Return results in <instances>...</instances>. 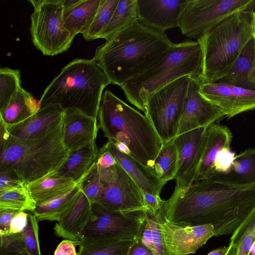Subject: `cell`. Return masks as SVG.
<instances>
[{
	"instance_id": "obj_1",
	"label": "cell",
	"mask_w": 255,
	"mask_h": 255,
	"mask_svg": "<svg viewBox=\"0 0 255 255\" xmlns=\"http://www.w3.org/2000/svg\"><path fill=\"white\" fill-rule=\"evenodd\" d=\"M255 208V185L238 187L212 178L175 188L164 201L169 222L181 226L211 224L214 237L232 235Z\"/></svg>"
},
{
	"instance_id": "obj_2",
	"label": "cell",
	"mask_w": 255,
	"mask_h": 255,
	"mask_svg": "<svg viewBox=\"0 0 255 255\" xmlns=\"http://www.w3.org/2000/svg\"><path fill=\"white\" fill-rule=\"evenodd\" d=\"M174 45L164 32L137 20L98 46L93 59L111 83L121 87L156 65Z\"/></svg>"
},
{
	"instance_id": "obj_3",
	"label": "cell",
	"mask_w": 255,
	"mask_h": 255,
	"mask_svg": "<svg viewBox=\"0 0 255 255\" xmlns=\"http://www.w3.org/2000/svg\"><path fill=\"white\" fill-rule=\"evenodd\" d=\"M97 120L105 137L123 143L131 157L152 168L162 144L145 115L107 90L103 94Z\"/></svg>"
},
{
	"instance_id": "obj_4",
	"label": "cell",
	"mask_w": 255,
	"mask_h": 255,
	"mask_svg": "<svg viewBox=\"0 0 255 255\" xmlns=\"http://www.w3.org/2000/svg\"><path fill=\"white\" fill-rule=\"evenodd\" d=\"M63 122L54 131L32 139L11 136L0 119V166H9L25 184L57 173L67 160L69 151L63 139Z\"/></svg>"
},
{
	"instance_id": "obj_5",
	"label": "cell",
	"mask_w": 255,
	"mask_h": 255,
	"mask_svg": "<svg viewBox=\"0 0 255 255\" xmlns=\"http://www.w3.org/2000/svg\"><path fill=\"white\" fill-rule=\"evenodd\" d=\"M111 84L93 59L77 58L68 63L46 88L41 107L60 105L79 110L97 119L105 88Z\"/></svg>"
},
{
	"instance_id": "obj_6",
	"label": "cell",
	"mask_w": 255,
	"mask_h": 255,
	"mask_svg": "<svg viewBox=\"0 0 255 255\" xmlns=\"http://www.w3.org/2000/svg\"><path fill=\"white\" fill-rule=\"evenodd\" d=\"M202 50L199 42L184 41L174 45L156 65L120 87L127 101L144 113L148 97L163 86L183 76H200Z\"/></svg>"
},
{
	"instance_id": "obj_7",
	"label": "cell",
	"mask_w": 255,
	"mask_h": 255,
	"mask_svg": "<svg viewBox=\"0 0 255 255\" xmlns=\"http://www.w3.org/2000/svg\"><path fill=\"white\" fill-rule=\"evenodd\" d=\"M253 37L250 10L234 13L207 30L197 39L202 50L204 82L233 64Z\"/></svg>"
},
{
	"instance_id": "obj_8",
	"label": "cell",
	"mask_w": 255,
	"mask_h": 255,
	"mask_svg": "<svg viewBox=\"0 0 255 255\" xmlns=\"http://www.w3.org/2000/svg\"><path fill=\"white\" fill-rule=\"evenodd\" d=\"M64 0H29L33 7L30 33L35 47L47 56L66 51L74 37L66 29L63 16Z\"/></svg>"
},
{
	"instance_id": "obj_9",
	"label": "cell",
	"mask_w": 255,
	"mask_h": 255,
	"mask_svg": "<svg viewBox=\"0 0 255 255\" xmlns=\"http://www.w3.org/2000/svg\"><path fill=\"white\" fill-rule=\"evenodd\" d=\"M190 77L183 76L170 82L151 95L146 101L144 115L162 144L177 136Z\"/></svg>"
},
{
	"instance_id": "obj_10",
	"label": "cell",
	"mask_w": 255,
	"mask_h": 255,
	"mask_svg": "<svg viewBox=\"0 0 255 255\" xmlns=\"http://www.w3.org/2000/svg\"><path fill=\"white\" fill-rule=\"evenodd\" d=\"M145 212L127 213L98 202L92 203L90 219L82 231L81 242L135 240Z\"/></svg>"
},
{
	"instance_id": "obj_11",
	"label": "cell",
	"mask_w": 255,
	"mask_h": 255,
	"mask_svg": "<svg viewBox=\"0 0 255 255\" xmlns=\"http://www.w3.org/2000/svg\"><path fill=\"white\" fill-rule=\"evenodd\" d=\"M255 5V0H187L178 27L182 34L198 39L224 18Z\"/></svg>"
},
{
	"instance_id": "obj_12",
	"label": "cell",
	"mask_w": 255,
	"mask_h": 255,
	"mask_svg": "<svg viewBox=\"0 0 255 255\" xmlns=\"http://www.w3.org/2000/svg\"><path fill=\"white\" fill-rule=\"evenodd\" d=\"M203 82L200 76L190 77L177 135L198 128H206L226 117L220 108L200 93Z\"/></svg>"
},
{
	"instance_id": "obj_13",
	"label": "cell",
	"mask_w": 255,
	"mask_h": 255,
	"mask_svg": "<svg viewBox=\"0 0 255 255\" xmlns=\"http://www.w3.org/2000/svg\"><path fill=\"white\" fill-rule=\"evenodd\" d=\"M96 202L127 213L147 210L141 190L118 163L115 177L110 182L102 186Z\"/></svg>"
},
{
	"instance_id": "obj_14",
	"label": "cell",
	"mask_w": 255,
	"mask_h": 255,
	"mask_svg": "<svg viewBox=\"0 0 255 255\" xmlns=\"http://www.w3.org/2000/svg\"><path fill=\"white\" fill-rule=\"evenodd\" d=\"M206 128L183 133L173 139L177 152L175 188L188 187L195 181Z\"/></svg>"
},
{
	"instance_id": "obj_15",
	"label": "cell",
	"mask_w": 255,
	"mask_h": 255,
	"mask_svg": "<svg viewBox=\"0 0 255 255\" xmlns=\"http://www.w3.org/2000/svg\"><path fill=\"white\" fill-rule=\"evenodd\" d=\"M200 93L232 118L255 109V90L220 83L203 82Z\"/></svg>"
},
{
	"instance_id": "obj_16",
	"label": "cell",
	"mask_w": 255,
	"mask_h": 255,
	"mask_svg": "<svg viewBox=\"0 0 255 255\" xmlns=\"http://www.w3.org/2000/svg\"><path fill=\"white\" fill-rule=\"evenodd\" d=\"M163 226L166 244L171 255L195 254L215 235L212 225L179 226L168 221L164 213Z\"/></svg>"
},
{
	"instance_id": "obj_17",
	"label": "cell",
	"mask_w": 255,
	"mask_h": 255,
	"mask_svg": "<svg viewBox=\"0 0 255 255\" xmlns=\"http://www.w3.org/2000/svg\"><path fill=\"white\" fill-rule=\"evenodd\" d=\"M187 0H137L138 21L164 32L178 27L181 12Z\"/></svg>"
},
{
	"instance_id": "obj_18",
	"label": "cell",
	"mask_w": 255,
	"mask_h": 255,
	"mask_svg": "<svg viewBox=\"0 0 255 255\" xmlns=\"http://www.w3.org/2000/svg\"><path fill=\"white\" fill-rule=\"evenodd\" d=\"M99 128L97 119L76 109L64 110L63 139L69 152L95 142Z\"/></svg>"
},
{
	"instance_id": "obj_19",
	"label": "cell",
	"mask_w": 255,
	"mask_h": 255,
	"mask_svg": "<svg viewBox=\"0 0 255 255\" xmlns=\"http://www.w3.org/2000/svg\"><path fill=\"white\" fill-rule=\"evenodd\" d=\"M64 110L59 105H48L17 124L7 126L9 134L21 139H32L46 135L56 129L63 122Z\"/></svg>"
},
{
	"instance_id": "obj_20",
	"label": "cell",
	"mask_w": 255,
	"mask_h": 255,
	"mask_svg": "<svg viewBox=\"0 0 255 255\" xmlns=\"http://www.w3.org/2000/svg\"><path fill=\"white\" fill-rule=\"evenodd\" d=\"M207 82L255 90V38L253 37L247 43L233 64L214 75Z\"/></svg>"
},
{
	"instance_id": "obj_21",
	"label": "cell",
	"mask_w": 255,
	"mask_h": 255,
	"mask_svg": "<svg viewBox=\"0 0 255 255\" xmlns=\"http://www.w3.org/2000/svg\"><path fill=\"white\" fill-rule=\"evenodd\" d=\"M232 137L230 129L218 123L206 128L195 181L209 179L213 175L216 156L223 148L231 147Z\"/></svg>"
},
{
	"instance_id": "obj_22",
	"label": "cell",
	"mask_w": 255,
	"mask_h": 255,
	"mask_svg": "<svg viewBox=\"0 0 255 255\" xmlns=\"http://www.w3.org/2000/svg\"><path fill=\"white\" fill-rule=\"evenodd\" d=\"M104 145L122 168L135 181L142 193L159 196L167 182L160 179L151 168L143 165L130 156L120 151L111 140L108 139Z\"/></svg>"
},
{
	"instance_id": "obj_23",
	"label": "cell",
	"mask_w": 255,
	"mask_h": 255,
	"mask_svg": "<svg viewBox=\"0 0 255 255\" xmlns=\"http://www.w3.org/2000/svg\"><path fill=\"white\" fill-rule=\"evenodd\" d=\"M92 205V203L81 190L73 205L56 223L54 227L55 235L80 243V235L91 214Z\"/></svg>"
},
{
	"instance_id": "obj_24",
	"label": "cell",
	"mask_w": 255,
	"mask_h": 255,
	"mask_svg": "<svg viewBox=\"0 0 255 255\" xmlns=\"http://www.w3.org/2000/svg\"><path fill=\"white\" fill-rule=\"evenodd\" d=\"M101 0H64L63 16L64 25L73 37L83 34L90 26L98 9Z\"/></svg>"
},
{
	"instance_id": "obj_25",
	"label": "cell",
	"mask_w": 255,
	"mask_h": 255,
	"mask_svg": "<svg viewBox=\"0 0 255 255\" xmlns=\"http://www.w3.org/2000/svg\"><path fill=\"white\" fill-rule=\"evenodd\" d=\"M210 178L238 187L255 185V148L246 150L236 156L230 171L215 173Z\"/></svg>"
},
{
	"instance_id": "obj_26",
	"label": "cell",
	"mask_w": 255,
	"mask_h": 255,
	"mask_svg": "<svg viewBox=\"0 0 255 255\" xmlns=\"http://www.w3.org/2000/svg\"><path fill=\"white\" fill-rule=\"evenodd\" d=\"M163 210L157 214L145 212L139 233L135 240L152 251L154 255H171L165 241Z\"/></svg>"
},
{
	"instance_id": "obj_27",
	"label": "cell",
	"mask_w": 255,
	"mask_h": 255,
	"mask_svg": "<svg viewBox=\"0 0 255 255\" xmlns=\"http://www.w3.org/2000/svg\"><path fill=\"white\" fill-rule=\"evenodd\" d=\"M99 148L96 143L78 150L70 152L57 174L72 179L78 184L96 163Z\"/></svg>"
},
{
	"instance_id": "obj_28",
	"label": "cell",
	"mask_w": 255,
	"mask_h": 255,
	"mask_svg": "<svg viewBox=\"0 0 255 255\" xmlns=\"http://www.w3.org/2000/svg\"><path fill=\"white\" fill-rule=\"evenodd\" d=\"M78 184L72 179L57 173L48 175L25 184L36 204L65 194Z\"/></svg>"
},
{
	"instance_id": "obj_29",
	"label": "cell",
	"mask_w": 255,
	"mask_h": 255,
	"mask_svg": "<svg viewBox=\"0 0 255 255\" xmlns=\"http://www.w3.org/2000/svg\"><path fill=\"white\" fill-rule=\"evenodd\" d=\"M41 107L39 102H36L29 92L21 87L0 113V119L7 126L17 124L35 114Z\"/></svg>"
},
{
	"instance_id": "obj_30",
	"label": "cell",
	"mask_w": 255,
	"mask_h": 255,
	"mask_svg": "<svg viewBox=\"0 0 255 255\" xmlns=\"http://www.w3.org/2000/svg\"><path fill=\"white\" fill-rule=\"evenodd\" d=\"M81 188L78 184L70 191L37 204L32 213L38 221H59L75 202Z\"/></svg>"
},
{
	"instance_id": "obj_31",
	"label": "cell",
	"mask_w": 255,
	"mask_h": 255,
	"mask_svg": "<svg viewBox=\"0 0 255 255\" xmlns=\"http://www.w3.org/2000/svg\"><path fill=\"white\" fill-rule=\"evenodd\" d=\"M137 20V0H119L109 24L99 38L107 40Z\"/></svg>"
},
{
	"instance_id": "obj_32",
	"label": "cell",
	"mask_w": 255,
	"mask_h": 255,
	"mask_svg": "<svg viewBox=\"0 0 255 255\" xmlns=\"http://www.w3.org/2000/svg\"><path fill=\"white\" fill-rule=\"evenodd\" d=\"M135 240L81 242L78 255H128Z\"/></svg>"
},
{
	"instance_id": "obj_33",
	"label": "cell",
	"mask_w": 255,
	"mask_h": 255,
	"mask_svg": "<svg viewBox=\"0 0 255 255\" xmlns=\"http://www.w3.org/2000/svg\"><path fill=\"white\" fill-rule=\"evenodd\" d=\"M177 165V152L173 140L162 144L152 169L161 180L174 179Z\"/></svg>"
},
{
	"instance_id": "obj_34",
	"label": "cell",
	"mask_w": 255,
	"mask_h": 255,
	"mask_svg": "<svg viewBox=\"0 0 255 255\" xmlns=\"http://www.w3.org/2000/svg\"><path fill=\"white\" fill-rule=\"evenodd\" d=\"M230 243L236 247V255H249L255 243V208L232 235Z\"/></svg>"
},
{
	"instance_id": "obj_35",
	"label": "cell",
	"mask_w": 255,
	"mask_h": 255,
	"mask_svg": "<svg viewBox=\"0 0 255 255\" xmlns=\"http://www.w3.org/2000/svg\"><path fill=\"white\" fill-rule=\"evenodd\" d=\"M119 0H101L97 13L87 30L82 34L88 41L99 38L109 24Z\"/></svg>"
},
{
	"instance_id": "obj_36",
	"label": "cell",
	"mask_w": 255,
	"mask_h": 255,
	"mask_svg": "<svg viewBox=\"0 0 255 255\" xmlns=\"http://www.w3.org/2000/svg\"><path fill=\"white\" fill-rule=\"evenodd\" d=\"M36 203L24 186L0 193V209H10L33 212Z\"/></svg>"
},
{
	"instance_id": "obj_37",
	"label": "cell",
	"mask_w": 255,
	"mask_h": 255,
	"mask_svg": "<svg viewBox=\"0 0 255 255\" xmlns=\"http://www.w3.org/2000/svg\"><path fill=\"white\" fill-rule=\"evenodd\" d=\"M20 77L19 70L7 67L0 69V113L21 87Z\"/></svg>"
},
{
	"instance_id": "obj_38",
	"label": "cell",
	"mask_w": 255,
	"mask_h": 255,
	"mask_svg": "<svg viewBox=\"0 0 255 255\" xmlns=\"http://www.w3.org/2000/svg\"><path fill=\"white\" fill-rule=\"evenodd\" d=\"M0 255H30L21 233L0 235Z\"/></svg>"
},
{
	"instance_id": "obj_39",
	"label": "cell",
	"mask_w": 255,
	"mask_h": 255,
	"mask_svg": "<svg viewBox=\"0 0 255 255\" xmlns=\"http://www.w3.org/2000/svg\"><path fill=\"white\" fill-rule=\"evenodd\" d=\"M78 185L92 203L97 201L102 192V185L96 163Z\"/></svg>"
},
{
	"instance_id": "obj_40",
	"label": "cell",
	"mask_w": 255,
	"mask_h": 255,
	"mask_svg": "<svg viewBox=\"0 0 255 255\" xmlns=\"http://www.w3.org/2000/svg\"><path fill=\"white\" fill-rule=\"evenodd\" d=\"M38 221L32 213H28L27 224L21 233L30 255H41L39 238Z\"/></svg>"
},
{
	"instance_id": "obj_41",
	"label": "cell",
	"mask_w": 255,
	"mask_h": 255,
	"mask_svg": "<svg viewBox=\"0 0 255 255\" xmlns=\"http://www.w3.org/2000/svg\"><path fill=\"white\" fill-rule=\"evenodd\" d=\"M24 186V183L13 168L0 166V193Z\"/></svg>"
},
{
	"instance_id": "obj_42",
	"label": "cell",
	"mask_w": 255,
	"mask_h": 255,
	"mask_svg": "<svg viewBox=\"0 0 255 255\" xmlns=\"http://www.w3.org/2000/svg\"><path fill=\"white\" fill-rule=\"evenodd\" d=\"M236 156V153L231 150V147H225L221 149L215 158L214 174L229 172L233 165Z\"/></svg>"
},
{
	"instance_id": "obj_43",
	"label": "cell",
	"mask_w": 255,
	"mask_h": 255,
	"mask_svg": "<svg viewBox=\"0 0 255 255\" xmlns=\"http://www.w3.org/2000/svg\"><path fill=\"white\" fill-rule=\"evenodd\" d=\"M117 161L112 154L108 151L104 145L99 149L96 164L99 168L103 169L112 167Z\"/></svg>"
},
{
	"instance_id": "obj_44",
	"label": "cell",
	"mask_w": 255,
	"mask_h": 255,
	"mask_svg": "<svg viewBox=\"0 0 255 255\" xmlns=\"http://www.w3.org/2000/svg\"><path fill=\"white\" fill-rule=\"evenodd\" d=\"M143 198L146 211L153 214H157L162 211L164 200H162L160 196L143 193Z\"/></svg>"
},
{
	"instance_id": "obj_45",
	"label": "cell",
	"mask_w": 255,
	"mask_h": 255,
	"mask_svg": "<svg viewBox=\"0 0 255 255\" xmlns=\"http://www.w3.org/2000/svg\"><path fill=\"white\" fill-rule=\"evenodd\" d=\"M20 212L10 209H0V235L9 233L11 222Z\"/></svg>"
},
{
	"instance_id": "obj_46",
	"label": "cell",
	"mask_w": 255,
	"mask_h": 255,
	"mask_svg": "<svg viewBox=\"0 0 255 255\" xmlns=\"http://www.w3.org/2000/svg\"><path fill=\"white\" fill-rule=\"evenodd\" d=\"M28 221V213L21 211L12 220L10 225L9 233H21L26 228Z\"/></svg>"
},
{
	"instance_id": "obj_47",
	"label": "cell",
	"mask_w": 255,
	"mask_h": 255,
	"mask_svg": "<svg viewBox=\"0 0 255 255\" xmlns=\"http://www.w3.org/2000/svg\"><path fill=\"white\" fill-rule=\"evenodd\" d=\"M80 243L70 240H63L57 246L54 255H78L76 251V246Z\"/></svg>"
},
{
	"instance_id": "obj_48",
	"label": "cell",
	"mask_w": 255,
	"mask_h": 255,
	"mask_svg": "<svg viewBox=\"0 0 255 255\" xmlns=\"http://www.w3.org/2000/svg\"><path fill=\"white\" fill-rule=\"evenodd\" d=\"M128 255H154L151 250L135 240Z\"/></svg>"
},
{
	"instance_id": "obj_49",
	"label": "cell",
	"mask_w": 255,
	"mask_h": 255,
	"mask_svg": "<svg viewBox=\"0 0 255 255\" xmlns=\"http://www.w3.org/2000/svg\"><path fill=\"white\" fill-rule=\"evenodd\" d=\"M229 249V246L220 247L211 251L207 255H226Z\"/></svg>"
},
{
	"instance_id": "obj_50",
	"label": "cell",
	"mask_w": 255,
	"mask_h": 255,
	"mask_svg": "<svg viewBox=\"0 0 255 255\" xmlns=\"http://www.w3.org/2000/svg\"><path fill=\"white\" fill-rule=\"evenodd\" d=\"M113 141V140H112ZM117 148L121 152L130 156V151L128 147L123 143L116 141H113Z\"/></svg>"
},
{
	"instance_id": "obj_51",
	"label": "cell",
	"mask_w": 255,
	"mask_h": 255,
	"mask_svg": "<svg viewBox=\"0 0 255 255\" xmlns=\"http://www.w3.org/2000/svg\"><path fill=\"white\" fill-rule=\"evenodd\" d=\"M253 36L255 38V9H250Z\"/></svg>"
},
{
	"instance_id": "obj_52",
	"label": "cell",
	"mask_w": 255,
	"mask_h": 255,
	"mask_svg": "<svg viewBox=\"0 0 255 255\" xmlns=\"http://www.w3.org/2000/svg\"><path fill=\"white\" fill-rule=\"evenodd\" d=\"M229 249L226 254V255H236L237 254V248L236 247L232 244L231 243L229 244Z\"/></svg>"
},
{
	"instance_id": "obj_53",
	"label": "cell",
	"mask_w": 255,
	"mask_h": 255,
	"mask_svg": "<svg viewBox=\"0 0 255 255\" xmlns=\"http://www.w3.org/2000/svg\"><path fill=\"white\" fill-rule=\"evenodd\" d=\"M249 255H255V244L253 246Z\"/></svg>"
},
{
	"instance_id": "obj_54",
	"label": "cell",
	"mask_w": 255,
	"mask_h": 255,
	"mask_svg": "<svg viewBox=\"0 0 255 255\" xmlns=\"http://www.w3.org/2000/svg\"></svg>"
}]
</instances>
